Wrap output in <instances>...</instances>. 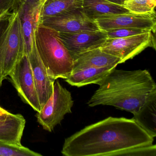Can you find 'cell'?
I'll return each mask as SVG.
<instances>
[{
    "mask_svg": "<svg viewBox=\"0 0 156 156\" xmlns=\"http://www.w3.org/2000/svg\"><path fill=\"white\" fill-rule=\"evenodd\" d=\"M154 138L133 119L109 117L66 138L61 152L66 156H119L153 144Z\"/></svg>",
    "mask_w": 156,
    "mask_h": 156,
    "instance_id": "1",
    "label": "cell"
},
{
    "mask_svg": "<svg viewBox=\"0 0 156 156\" xmlns=\"http://www.w3.org/2000/svg\"><path fill=\"white\" fill-rule=\"evenodd\" d=\"M83 0H47L40 11L39 22L45 18L82 8Z\"/></svg>",
    "mask_w": 156,
    "mask_h": 156,
    "instance_id": "17",
    "label": "cell"
},
{
    "mask_svg": "<svg viewBox=\"0 0 156 156\" xmlns=\"http://www.w3.org/2000/svg\"><path fill=\"white\" fill-rule=\"evenodd\" d=\"M82 9L86 15L94 20L103 16L130 13L122 5L107 0H83Z\"/></svg>",
    "mask_w": 156,
    "mask_h": 156,
    "instance_id": "15",
    "label": "cell"
},
{
    "mask_svg": "<svg viewBox=\"0 0 156 156\" xmlns=\"http://www.w3.org/2000/svg\"><path fill=\"white\" fill-rule=\"evenodd\" d=\"M29 58L35 89L42 108L52 94L55 81L48 75L46 68L38 53L35 43Z\"/></svg>",
    "mask_w": 156,
    "mask_h": 156,
    "instance_id": "13",
    "label": "cell"
},
{
    "mask_svg": "<svg viewBox=\"0 0 156 156\" xmlns=\"http://www.w3.org/2000/svg\"><path fill=\"white\" fill-rule=\"evenodd\" d=\"M21 1H23V2H26L27 1H30V0H20Z\"/></svg>",
    "mask_w": 156,
    "mask_h": 156,
    "instance_id": "27",
    "label": "cell"
},
{
    "mask_svg": "<svg viewBox=\"0 0 156 156\" xmlns=\"http://www.w3.org/2000/svg\"><path fill=\"white\" fill-rule=\"evenodd\" d=\"M10 113V112L0 106V120L5 119Z\"/></svg>",
    "mask_w": 156,
    "mask_h": 156,
    "instance_id": "24",
    "label": "cell"
},
{
    "mask_svg": "<svg viewBox=\"0 0 156 156\" xmlns=\"http://www.w3.org/2000/svg\"><path fill=\"white\" fill-rule=\"evenodd\" d=\"M156 146L155 144L140 146L126 151L120 154L119 156H156Z\"/></svg>",
    "mask_w": 156,
    "mask_h": 156,
    "instance_id": "21",
    "label": "cell"
},
{
    "mask_svg": "<svg viewBox=\"0 0 156 156\" xmlns=\"http://www.w3.org/2000/svg\"><path fill=\"white\" fill-rule=\"evenodd\" d=\"M99 30L107 31L121 28H136L148 30L155 34L156 12L148 14L133 13L103 16L94 20Z\"/></svg>",
    "mask_w": 156,
    "mask_h": 156,
    "instance_id": "10",
    "label": "cell"
},
{
    "mask_svg": "<svg viewBox=\"0 0 156 156\" xmlns=\"http://www.w3.org/2000/svg\"><path fill=\"white\" fill-rule=\"evenodd\" d=\"M8 76L23 101L36 112H40L41 107L35 89L29 56L24 55Z\"/></svg>",
    "mask_w": 156,
    "mask_h": 156,
    "instance_id": "8",
    "label": "cell"
},
{
    "mask_svg": "<svg viewBox=\"0 0 156 156\" xmlns=\"http://www.w3.org/2000/svg\"><path fill=\"white\" fill-rule=\"evenodd\" d=\"M149 47L156 48L152 32L125 38H108L100 48L103 51L119 58L121 64Z\"/></svg>",
    "mask_w": 156,
    "mask_h": 156,
    "instance_id": "7",
    "label": "cell"
},
{
    "mask_svg": "<svg viewBox=\"0 0 156 156\" xmlns=\"http://www.w3.org/2000/svg\"><path fill=\"white\" fill-rule=\"evenodd\" d=\"M104 31L105 32L108 38L110 39L131 37L151 32L150 30L136 28H121L113 29Z\"/></svg>",
    "mask_w": 156,
    "mask_h": 156,
    "instance_id": "20",
    "label": "cell"
},
{
    "mask_svg": "<svg viewBox=\"0 0 156 156\" xmlns=\"http://www.w3.org/2000/svg\"><path fill=\"white\" fill-rule=\"evenodd\" d=\"M16 7H8L0 8V22L8 19Z\"/></svg>",
    "mask_w": 156,
    "mask_h": 156,
    "instance_id": "23",
    "label": "cell"
},
{
    "mask_svg": "<svg viewBox=\"0 0 156 156\" xmlns=\"http://www.w3.org/2000/svg\"><path fill=\"white\" fill-rule=\"evenodd\" d=\"M26 55L25 41L17 7L8 18V24L0 36V59L6 78L16 64Z\"/></svg>",
    "mask_w": 156,
    "mask_h": 156,
    "instance_id": "5",
    "label": "cell"
},
{
    "mask_svg": "<svg viewBox=\"0 0 156 156\" xmlns=\"http://www.w3.org/2000/svg\"><path fill=\"white\" fill-rule=\"evenodd\" d=\"M73 66L65 81L70 85L82 87L97 84L118 65L120 59L97 48L73 56Z\"/></svg>",
    "mask_w": 156,
    "mask_h": 156,
    "instance_id": "4",
    "label": "cell"
},
{
    "mask_svg": "<svg viewBox=\"0 0 156 156\" xmlns=\"http://www.w3.org/2000/svg\"><path fill=\"white\" fill-rule=\"evenodd\" d=\"M39 2H40V6H41V8H42L43 5L46 2L47 0H39Z\"/></svg>",
    "mask_w": 156,
    "mask_h": 156,
    "instance_id": "26",
    "label": "cell"
},
{
    "mask_svg": "<svg viewBox=\"0 0 156 156\" xmlns=\"http://www.w3.org/2000/svg\"><path fill=\"white\" fill-rule=\"evenodd\" d=\"M97 84L99 87L88 100V106H112L133 115L156 93V83L147 70L115 68Z\"/></svg>",
    "mask_w": 156,
    "mask_h": 156,
    "instance_id": "2",
    "label": "cell"
},
{
    "mask_svg": "<svg viewBox=\"0 0 156 156\" xmlns=\"http://www.w3.org/2000/svg\"><path fill=\"white\" fill-rule=\"evenodd\" d=\"M156 93L152 94L132 119L150 135L156 136Z\"/></svg>",
    "mask_w": 156,
    "mask_h": 156,
    "instance_id": "16",
    "label": "cell"
},
{
    "mask_svg": "<svg viewBox=\"0 0 156 156\" xmlns=\"http://www.w3.org/2000/svg\"><path fill=\"white\" fill-rule=\"evenodd\" d=\"M26 120L21 114L10 113L0 120V141L12 145L22 146V138Z\"/></svg>",
    "mask_w": 156,
    "mask_h": 156,
    "instance_id": "14",
    "label": "cell"
},
{
    "mask_svg": "<svg viewBox=\"0 0 156 156\" xmlns=\"http://www.w3.org/2000/svg\"><path fill=\"white\" fill-rule=\"evenodd\" d=\"M8 19H7V20L0 22V36L2 34V32L7 26L8 24ZM2 64V62L0 61V90L2 86V82L6 78L3 75Z\"/></svg>",
    "mask_w": 156,
    "mask_h": 156,
    "instance_id": "22",
    "label": "cell"
},
{
    "mask_svg": "<svg viewBox=\"0 0 156 156\" xmlns=\"http://www.w3.org/2000/svg\"><path fill=\"white\" fill-rule=\"evenodd\" d=\"M35 43L48 75L55 81L67 78L73 66V58L58 37V32L39 23Z\"/></svg>",
    "mask_w": 156,
    "mask_h": 156,
    "instance_id": "3",
    "label": "cell"
},
{
    "mask_svg": "<svg viewBox=\"0 0 156 156\" xmlns=\"http://www.w3.org/2000/svg\"><path fill=\"white\" fill-rule=\"evenodd\" d=\"M107 1H108L110 2L115 3V4L122 5L125 0H107Z\"/></svg>",
    "mask_w": 156,
    "mask_h": 156,
    "instance_id": "25",
    "label": "cell"
},
{
    "mask_svg": "<svg viewBox=\"0 0 156 156\" xmlns=\"http://www.w3.org/2000/svg\"><path fill=\"white\" fill-rule=\"evenodd\" d=\"M41 8L39 0L26 2L19 0L17 7L25 41L26 54L28 56L31 53L35 44V32L39 23Z\"/></svg>",
    "mask_w": 156,
    "mask_h": 156,
    "instance_id": "12",
    "label": "cell"
},
{
    "mask_svg": "<svg viewBox=\"0 0 156 156\" xmlns=\"http://www.w3.org/2000/svg\"><path fill=\"white\" fill-rule=\"evenodd\" d=\"M122 6L135 14L154 13L156 0H125Z\"/></svg>",
    "mask_w": 156,
    "mask_h": 156,
    "instance_id": "18",
    "label": "cell"
},
{
    "mask_svg": "<svg viewBox=\"0 0 156 156\" xmlns=\"http://www.w3.org/2000/svg\"><path fill=\"white\" fill-rule=\"evenodd\" d=\"M38 152L22 146L12 145L0 141V156H41Z\"/></svg>",
    "mask_w": 156,
    "mask_h": 156,
    "instance_id": "19",
    "label": "cell"
},
{
    "mask_svg": "<svg viewBox=\"0 0 156 156\" xmlns=\"http://www.w3.org/2000/svg\"><path fill=\"white\" fill-rule=\"evenodd\" d=\"M73 105L70 92L59 81H55L52 94L41 111L36 114L37 121L44 130L52 132L61 124L66 115L72 113Z\"/></svg>",
    "mask_w": 156,
    "mask_h": 156,
    "instance_id": "6",
    "label": "cell"
},
{
    "mask_svg": "<svg viewBox=\"0 0 156 156\" xmlns=\"http://www.w3.org/2000/svg\"><path fill=\"white\" fill-rule=\"evenodd\" d=\"M58 37L72 56L100 48L107 36L104 31L66 33L58 32Z\"/></svg>",
    "mask_w": 156,
    "mask_h": 156,
    "instance_id": "11",
    "label": "cell"
},
{
    "mask_svg": "<svg viewBox=\"0 0 156 156\" xmlns=\"http://www.w3.org/2000/svg\"><path fill=\"white\" fill-rule=\"evenodd\" d=\"M39 23L58 32L75 33L100 30L95 21L88 18L82 8L44 18Z\"/></svg>",
    "mask_w": 156,
    "mask_h": 156,
    "instance_id": "9",
    "label": "cell"
}]
</instances>
